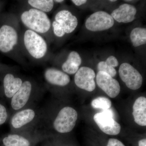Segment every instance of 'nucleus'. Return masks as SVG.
I'll use <instances>...</instances> for the list:
<instances>
[{"mask_svg":"<svg viewBox=\"0 0 146 146\" xmlns=\"http://www.w3.org/2000/svg\"><path fill=\"white\" fill-rule=\"evenodd\" d=\"M42 110L30 106L14 112L9 121L11 133L35 132Z\"/></svg>","mask_w":146,"mask_h":146,"instance_id":"f257e3e1","label":"nucleus"},{"mask_svg":"<svg viewBox=\"0 0 146 146\" xmlns=\"http://www.w3.org/2000/svg\"><path fill=\"white\" fill-rule=\"evenodd\" d=\"M21 20L26 26L35 32L45 33L50 28V21L46 14L36 9L25 11Z\"/></svg>","mask_w":146,"mask_h":146,"instance_id":"f03ea898","label":"nucleus"},{"mask_svg":"<svg viewBox=\"0 0 146 146\" xmlns=\"http://www.w3.org/2000/svg\"><path fill=\"white\" fill-rule=\"evenodd\" d=\"M78 114L71 106H66L59 110L52 122L54 130L60 133L71 132L75 126Z\"/></svg>","mask_w":146,"mask_h":146,"instance_id":"7ed1b4c3","label":"nucleus"},{"mask_svg":"<svg viewBox=\"0 0 146 146\" xmlns=\"http://www.w3.org/2000/svg\"><path fill=\"white\" fill-rule=\"evenodd\" d=\"M33 86L30 81L23 82L21 88L10 100L11 109L14 112L31 106L35 100L33 96Z\"/></svg>","mask_w":146,"mask_h":146,"instance_id":"20e7f679","label":"nucleus"},{"mask_svg":"<svg viewBox=\"0 0 146 146\" xmlns=\"http://www.w3.org/2000/svg\"><path fill=\"white\" fill-rule=\"evenodd\" d=\"M24 40L26 48L33 57L39 59L44 56L47 51L46 43L36 32L27 30L24 35Z\"/></svg>","mask_w":146,"mask_h":146,"instance_id":"39448f33","label":"nucleus"},{"mask_svg":"<svg viewBox=\"0 0 146 146\" xmlns=\"http://www.w3.org/2000/svg\"><path fill=\"white\" fill-rule=\"evenodd\" d=\"M112 110H103L94 115V119L102 131L109 135H117L119 133L121 126L114 118Z\"/></svg>","mask_w":146,"mask_h":146,"instance_id":"423d86ee","label":"nucleus"},{"mask_svg":"<svg viewBox=\"0 0 146 146\" xmlns=\"http://www.w3.org/2000/svg\"><path fill=\"white\" fill-rule=\"evenodd\" d=\"M115 21L112 16L107 12L98 11L91 14L85 22V27L88 30L101 31L111 28Z\"/></svg>","mask_w":146,"mask_h":146,"instance_id":"0eeeda50","label":"nucleus"},{"mask_svg":"<svg viewBox=\"0 0 146 146\" xmlns=\"http://www.w3.org/2000/svg\"><path fill=\"white\" fill-rule=\"evenodd\" d=\"M119 74L128 88L131 90H137L143 83V77L133 66L128 63L121 64L119 69Z\"/></svg>","mask_w":146,"mask_h":146,"instance_id":"6e6552de","label":"nucleus"},{"mask_svg":"<svg viewBox=\"0 0 146 146\" xmlns=\"http://www.w3.org/2000/svg\"><path fill=\"white\" fill-rule=\"evenodd\" d=\"M96 76V73L93 69L89 67H81L76 73L75 83L80 89L92 92L96 89L94 80Z\"/></svg>","mask_w":146,"mask_h":146,"instance_id":"1a4fd4ad","label":"nucleus"},{"mask_svg":"<svg viewBox=\"0 0 146 146\" xmlns=\"http://www.w3.org/2000/svg\"><path fill=\"white\" fill-rule=\"evenodd\" d=\"M96 82L99 87L110 98H114L119 94L121 88L119 82L107 73L98 72L96 76Z\"/></svg>","mask_w":146,"mask_h":146,"instance_id":"9d476101","label":"nucleus"},{"mask_svg":"<svg viewBox=\"0 0 146 146\" xmlns=\"http://www.w3.org/2000/svg\"><path fill=\"white\" fill-rule=\"evenodd\" d=\"M18 36L16 31L7 25L0 28V51L8 52L13 49L18 42Z\"/></svg>","mask_w":146,"mask_h":146,"instance_id":"9b49d317","label":"nucleus"},{"mask_svg":"<svg viewBox=\"0 0 146 146\" xmlns=\"http://www.w3.org/2000/svg\"><path fill=\"white\" fill-rule=\"evenodd\" d=\"M137 13L134 6L123 4L112 11L111 16L118 23H127L134 21Z\"/></svg>","mask_w":146,"mask_h":146,"instance_id":"f8f14e48","label":"nucleus"},{"mask_svg":"<svg viewBox=\"0 0 146 146\" xmlns=\"http://www.w3.org/2000/svg\"><path fill=\"white\" fill-rule=\"evenodd\" d=\"M55 20L58 23L65 33H70L75 30L78 24L77 18L68 10L59 11L56 15Z\"/></svg>","mask_w":146,"mask_h":146,"instance_id":"ddd939ff","label":"nucleus"},{"mask_svg":"<svg viewBox=\"0 0 146 146\" xmlns=\"http://www.w3.org/2000/svg\"><path fill=\"white\" fill-rule=\"evenodd\" d=\"M44 78L47 82L55 86H64L70 83V78L66 73L55 68L47 69Z\"/></svg>","mask_w":146,"mask_h":146,"instance_id":"4468645a","label":"nucleus"},{"mask_svg":"<svg viewBox=\"0 0 146 146\" xmlns=\"http://www.w3.org/2000/svg\"><path fill=\"white\" fill-rule=\"evenodd\" d=\"M23 83V80L20 78L16 77L10 73L7 74L3 80L5 96L8 99H11Z\"/></svg>","mask_w":146,"mask_h":146,"instance_id":"2eb2a0df","label":"nucleus"},{"mask_svg":"<svg viewBox=\"0 0 146 146\" xmlns=\"http://www.w3.org/2000/svg\"><path fill=\"white\" fill-rule=\"evenodd\" d=\"M31 132L11 133L3 138L5 146H31L30 139L28 136Z\"/></svg>","mask_w":146,"mask_h":146,"instance_id":"dca6fc26","label":"nucleus"},{"mask_svg":"<svg viewBox=\"0 0 146 146\" xmlns=\"http://www.w3.org/2000/svg\"><path fill=\"white\" fill-rule=\"evenodd\" d=\"M132 115L134 121L138 125H146V98L141 96L136 100L133 104Z\"/></svg>","mask_w":146,"mask_h":146,"instance_id":"f3484780","label":"nucleus"},{"mask_svg":"<svg viewBox=\"0 0 146 146\" xmlns=\"http://www.w3.org/2000/svg\"><path fill=\"white\" fill-rule=\"evenodd\" d=\"M81 63L82 58L78 53L74 51H72L62 65V70L66 74H74L78 71Z\"/></svg>","mask_w":146,"mask_h":146,"instance_id":"a211bd4d","label":"nucleus"},{"mask_svg":"<svg viewBox=\"0 0 146 146\" xmlns=\"http://www.w3.org/2000/svg\"><path fill=\"white\" fill-rule=\"evenodd\" d=\"M130 38L134 47L139 46L146 43V29L141 27L133 29L131 32Z\"/></svg>","mask_w":146,"mask_h":146,"instance_id":"6ab92c4d","label":"nucleus"},{"mask_svg":"<svg viewBox=\"0 0 146 146\" xmlns=\"http://www.w3.org/2000/svg\"><path fill=\"white\" fill-rule=\"evenodd\" d=\"M28 3L33 7L44 12L51 11L54 6L52 0H29Z\"/></svg>","mask_w":146,"mask_h":146,"instance_id":"aec40b11","label":"nucleus"},{"mask_svg":"<svg viewBox=\"0 0 146 146\" xmlns=\"http://www.w3.org/2000/svg\"><path fill=\"white\" fill-rule=\"evenodd\" d=\"M91 104L93 108L104 110L111 108L112 102L109 99L105 97H99L93 100Z\"/></svg>","mask_w":146,"mask_h":146,"instance_id":"412c9836","label":"nucleus"},{"mask_svg":"<svg viewBox=\"0 0 146 146\" xmlns=\"http://www.w3.org/2000/svg\"><path fill=\"white\" fill-rule=\"evenodd\" d=\"M98 69L99 72L102 71L106 73L112 78L117 74V71L115 68L107 65L105 61H101L98 63Z\"/></svg>","mask_w":146,"mask_h":146,"instance_id":"4be33fe9","label":"nucleus"},{"mask_svg":"<svg viewBox=\"0 0 146 146\" xmlns=\"http://www.w3.org/2000/svg\"><path fill=\"white\" fill-rule=\"evenodd\" d=\"M9 116L7 107L3 102L0 100V126L7 121Z\"/></svg>","mask_w":146,"mask_h":146,"instance_id":"5701e85b","label":"nucleus"},{"mask_svg":"<svg viewBox=\"0 0 146 146\" xmlns=\"http://www.w3.org/2000/svg\"><path fill=\"white\" fill-rule=\"evenodd\" d=\"M52 26L55 35L58 37H62L65 35V32L56 21H54L52 23Z\"/></svg>","mask_w":146,"mask_h":146,"instance_id":"b1692460","label":"nucleus"},{"mask_svg":"<svg viewBox=\"0 0 146 146\" xmlns=\"http://www.w3.org/2000/svg\"><path fill=\"white\" fill-rule=\"evenodd\" d=\"M105 62L107 65L114 68L117 67L119 65V62L117 59L113 56H109Z\"/></svg>","mask_w":146,"mask_h":146,"instance_id":"393cba45","label":"nucleus"},{"mask_svg":"<svg viewBox=\"0 0 146 146\" xmlns=\"http://www.w3.org/2000/svg\"><path fill=\"white\" fill-rule=\"evenodd\" d=\"M106 146H125L122 142L116 138H110Z\"/></svg>","mask_w":146,"mask_h":146,"instance_id":"a878e982","label":"nucleus"},{"mask_svg":"<svg viewBox=\"0 0 146 146\" xmlns=\"http://www.w3.org/2000/svg\"><path fill=\"white\" fill-rule=\"evenodd\" d=\"M72 1L76 5L79 6H80L86 3L87 2V1H86V0H72Z\"/></svg>","mask_w":146,"mask_h":146,"instance_id":"bb28decb","label":"nucleus"},{"mask_svg":"<svg viewBox=\"0 0 146 146\" xmlns=\"http://www.w3.org/2000/svg\"><path fill=\"white\" fill-rule=\"evenodd\" d=\"M138 146H146V139H141L138 142Z\"/></svg>","mask_w":146,"mask_h":146,"instance_id":"cd10ccee","label":"nucleus"},{"mask_svg":"<svg viewBox=\"0 0 146 146\" xmlns=\"http://www.w3.org/2000/svg\"><path fill=\"white\" fill-rule=\"evenodd\" d=\"M54 1L56 2L57 3H62L64 1L63 0H56V1Z\"/></svg>","mask_w":146,"mask_h":146,"instance_id":"c85d7f7f","label":"nucleus"},{"mask_svg":"<svg viewBox=\"0 0 146 146\" xmlns=\"http://www.w3.org/2000/svg\"><path fill=\"white\" fill-rule=\"evenodd\" d=\"M116 1V0H111V1H109L110 2H115V1Z\"/></svg>","mask_w":146,"mask_h":146,"instance_id":"c756f323","label":"nucleus"}]
</instances>
